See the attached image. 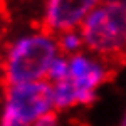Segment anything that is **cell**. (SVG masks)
I'll use <instances>...</instances> for the list:
<instances>
[{
    "instance_id": "obj_1",
    "label": "cell",
    "mask_w": 126,
    "mask_h": 126,
    "mask_svg": "<svg viewBox=\"0 0 126 126\" xmlns=\"http://www.w3.org/2000/svg\"><path fill=\"white\" fill-rule=\"evenodd\" d=\"M82 46L96 57L119 62L126 46V7L125 3L103 2L91 10L79 25Z\"/></svg>"
},
{
    "instance_id": "obj_2",
    "label": "cell",
    "mask_w": 126,
    "mask_h": 126,
    "mask_svg": "<svg viewBox=\"0 0 126 126\" xmlns=\"http://www.w3.org/2000/svg\"><path fill=\"white\" fill-rule=\"evenodd\" d=\"M57 54L56 35L44 30L17 39L9 47L2 64L3 86L46 79L49 64Z\"/></svg>"
},
{
    "instance_id": "obj_3",
    "label": "cell",
    "mask_w": 126,
    "mask_h": 126,
    "mask_svg": "<svg viewBox=\"0 0 126 126\" xmlns=\"http://www.w3.org/2000/svg\"><path fill=\"white\" fill-rule=\"evenodd\" d=\"M2 111L19 118L27 125L34 123L37 118L54 111L52 84L46 79L5 84Z\"/></svg>"
},
{
    "instance_id": "obj_4",
    "label": "cell",
    "mask_w": 126,
    "mask_h": 126,
    "mask_svg": "<svg viewBox=\"0 0 126 126\" xmlns=\"http://www.w3.org/2000/svg\"><path fill=\"white\" fill-rule=\"evenodd\" d=\"M67 79L76 89L78 104H91L96 99V89L111 76L108 62L96 56L78 52L67 57Z\"/></svg>"
},
{
    "instance_id": "obj_5",
    "label": "cell",
    "mask_w": 126,
    "mask_h": 126,
    "mask_svg": "<svg viewBox=\"0 0 126 126\" xmlns=\"http://www.w3.org/2000/svg\"><path fill=\"white\" fill-rule=\"evenodd\" d=\"M103 3V0H47L42 30L57 35L66 30L79 29L86 15Z\"/></svg>"
},
{
    "instance_id": "obj_6",
    "label": "cell",
    "mask_w": 126,
    "mask_h": 126,
    "mask_svg": "<svg viewBox=\"0 0 126 126\" xmlns=\"http://www.w3.org/2000/svg\"><path fill=\"white\" fill-rule=\"evenodd\" d=\"M52 104H54V111H62V109H67V108L78 104L76 89L69 79L52 84Z\"/></svg>"
},
{
    "instance_id": "obj_7",
    "label": "cell",
    "mask_w": 126,
    "mask_h": 126,
    "mask_svg": "<svg viewBox=\"0 0 126 126\" xmlns=\"http://www.w3.org/2000/svg\"><path fill=\"white\" fill-rule=\"evenodd\" d=\"M56 42H57L59 52L64 54V56H72V54H78L81 52L82 46V37L79 34L78 29L74 30H66V32H61L56 35Z\"/></svg>"
},
{
    "instance_id": "obj_8",
    "label": "cell",
    "mask_w": 126,
    "mask_h": 126,
    "mask_svg": "<svg viewBox=\"0 0 126 126\" xmlns=\"http://www.w3.org/2000/svg\"><path fill=\"white\" fill-rule=\"evenodd\" d=\"M69 74V64H67V56L59 52L56 57L52 59V62L49 64L47 74H46V81H49L50 84H56L59 81L67 79Z\"/></svg>"
},
{
    "instance_id": "obj_9",
    "label": "cell",
    "mask_w": 126,
    "mask_h": 126,
    "mask_svg": "<svg viewBox=\"0 0 126 126\" xmlns=\"http://www.w3.org/2000/svg\"><path fill=\"white\" fill-rule=\"evenodd\" d=\"M30 126H59V118L56 111H50L44 116L37 118L34 123H30Z\"/></svg>"
},
{
    "instance_id": "obj_10",
    "label": "cell",
    "mask_w": 126,
    "mask_h": 126,
    "mask_svg": "<svg viewBox=\"0 0 126 126\" xmlns=\"http://www.w3.org/2000/svg\"><path fill=\"white\" fill-rule=\"evenodd\" d=\"M0 126H30L27 123H24V121H20L19 118L12 116L9 113H5V111H2V116H0Z\"/></svg>"
},
{
    "instance_id": "obj_11",
    "label": "cell",
    "mask_w": 126,
    "mask_h": 126,
    "mask_svg": "<svg viewBox=\"0 0 126 126\" xmlns=\"http://www.w3.org/2000/svg\"><path fill=\"white\" fill-rule=\"evenodd\" d=\"M103 2H109V3H125V0H103Z\"/></svg>"
},
{
    "instance_id": "obj_12",
    "label": "cell",
    "mask_w": 126,
    "mask_h": 126,
    "mask_svg": "<svg viewBox=\"0 0 126 126\" xmlns=\"http://www.w3.org/2000/svg\"><path fill=\"white\" fill-rule=\"evenodd\" d=\"M0 72H2V66H0Z\"/></svg>"
}]
</instances>
